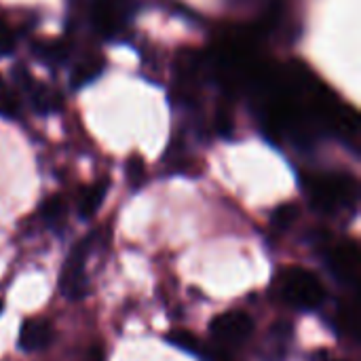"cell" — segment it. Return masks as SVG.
<instances>
[{
	"label": "cell",
	"instance_id": "obj_1",
	"mask_svg": "<svg viewBox=\"0 0 361 361\" xmlns=\"http://www.w3.org/2000/svg\"><path fill=\"white\" fill-rule=\"evenodd\" d=\"M302 190L313 209L326 216H338L357 209L360 184L353 176L343 171H322L302 178Z\"/></svg>",
	"mask_w": 361,
	"mask_h": 361
},
{
	"label": "cell",
	"instance_id": "obj_2",
	"mask_svg": "<svg viewBox=\"0 0 361 361\" xmlns=\"http://www.w3.org/2000/svg\"><path fill=\"white\" fill-rule=\"evenodd\" d=\"M275 294L290 309L311 313L319 311L328 300L324 281L305 267H286L275 277Z\"/></svg>",
	"mask_w": 361,
	"mask_h": 361
},
{
	"label": "cell",
	"instance_id": "obj_3",
	"mask_svg": "<svg viewBox=\"0 0 361 361\" xmlns=\"http://www.w3.org/2000/svg\"><path fill=\"white\" fill-rule=\"evenodd\" d=\"M95 243V235L85 237L80 243H76L72 247V252L68 254L63 267H61V275H59V290L63 294V298L68 300H82L87 290H89V281H87V258L93 250Z\"/></svg>",
	"mask_w": 361,
	"mask_h": 361
},
{
	"label": "cell",
	"instance_id": "obj_4",
	"mask_svg": "<svg viewBox=\"0 0 361 361\" xmlns=\"http://www.w3.org/2000/svg\"><path fill=\"white\" fill-rule=\"evenodd\" d=\"M209 334H212L214 347L231 353L243 347L252 338L254 322L245 311H224L212 319Z\"/></svg>",
	"mask_w": 361,
	"mask_h": 361
},
{
	"label": "cell",
	"instance_id": "obj_5",
	"mask_svg": "<svg viewBox=\"0 0 361 361\" xmlns=\"http://www.w3.org/2000/svg\"><path fill=\"white\" fill-rule=\"evenodd\" d=\"M135 13L133 0H91L89 19L93 30L104 38H116L131 23Z\"/></svg>",
	"mask_w": 361,
	"mask_h": 361
},
{
	"label": "cell",
	"instance_id": "obj_6",
	"mask_svg": "<svg viewBox=\"0 0 361 361\" xmlns=\"http://www.w3.org/2000/svg\"><path fill=\"white\" fill-rule=\"evenodd\" d=\"M324 260L332 277L345 288H357L361 271L360 245L351 239L324 245Z\"/></svg>",
	"mask_w": 361,
	"mask_h": 361
},
{
	"label": "cell",
	"instance_id": "obj_7",
	"mask_svg": "<svg viewBox=\"0 0 361 361\" xmlns=\"http://www.w3.org/2000/svg\"><path fill=\"white\" fill-rule=\"evenodd\" d=\"M55 338L53 324L44 317H30L19 330V349L27 353L44 351Z\"/></svg>",
	"mask_w": 361,
	"mask_h": 361
},
{
	"label": "cell",
	"instance_id": "obj_8",
	"mask_svg": "<svg viewBox=\"0 0 361 361\" xmlns=\"http://www.w3.org/2000/svg\"><path fill=\"white\" fill-rule=\"evenodd\" d=\"M104 197H106V182H97L89 186L78 199V214L82 218H91L104 203Z\"/></svg>",
	"mask_w": 361,
	"mask_h": 361
},
{
	"label": "cell",
	"instance_id": "obj_9",
	"mask_svg": "<svg viewBox=\"0 0 361 361\" xmlns=\"http://www.w3.org/2000/svg\"><path fill=\"white\" fill-rule=\"evenodd\" d=\"M336 332L345 334L347 338H357V305L355 302H347L345 307L341 305L336 309V324H334Z\"/></svg>",
	"mask_w": 361,
	"mask_h": 361
},
{
	"label": "cell",
	"instance_id": "obj_10",
	"mask_svg": "<svg viewBox=\"0 0 361 361\" xmlns=\"http://www.w3.org/2000/svg\"><path fill=\"white\" fill-rule=\"evenodd\" d=\"M19 112H21V106H19L17 93L0 76V116L2 118H8V121H15L19 116Z\"/></svg>",
	"mask_w": 361,
	"mask_h": 361
},
{
	"label": "cell",
	"instance_id": "obj_11",
	"mask_svg": "<svg viewBox=\"0 0 361 361\" xmlns=\"http://www.w3.org/2000/svg\"><path fill=\"white\" fill-rule=\"evenodd\" d=\"M99 74H102V61H99V59L95 61V59L89 55V57H85V59H80V61L76 63L74 74H72V85H76V87L87 85V82H91L93 78H97Z\"/></svg>",
	"mask_w": 361,
	"mask_h": 361
},
{
	"label": "cell",
	"instance_id": "obj_12",
	"mask_svg": "<svg viewBox=\"0 0 361 361\" xmlns=\"http://www.w3.org/2000/svg\"><path fill=\"white\" fill-rule=\"evenodd\" d=\"M40 218L49 226H59L66 218V205L59 197H51L40 205Z\"/></svg>",
	"mask_w": 361,
	"mask_h": 361
},
{
	"label": "cell",
	"instance_id": "obj_13",
	"mask_svg": "<svg viewBox=\"0 0 361 361\" xmlns=\"http://www.w3.org/2000/svg\"><path fill=\"white\" fill-rule=\"evenodd\" d=\"M296 216H298L296 205H290V203L288 205H281L273 214V226L279 228V231H286L288 226H292V222L296 220Z\"/></svg>",
	"mask_w": 361,
	"mask_h": 361
},
{
	"label": "cell",
	"instance_id": "obj_14",
	"mask_svg": "<svg viewBox=\"0 0 361 361\" xmlns=\"http://www.w3.org/2000/svg\"><path fill=\"white\" fill-rule=\"evenodd\" d=\"M13 49H15V38H13V34H11L6 27L0 25V57L13 53Z\"/></svg>",
	"mask_w": 361,
	"mask_h": 361
},
{
	"label": "cell",
	"instance_id": "obj_15",
	"mask_svg": "<svg viewBox=\"0 0 361 361\" xmlns=\"http://www.w3.org/2000/svg\"><path fill=\"white\" fill-rule=\"evenodd\" d=\"M2 311H4V300L0 298V313H2Z\"/></svg>",
	"mask_w": 361,
	"mask_h": 361
}]
</instances>
